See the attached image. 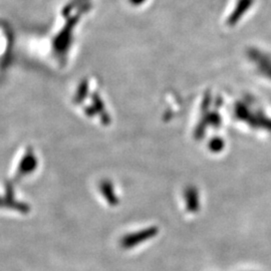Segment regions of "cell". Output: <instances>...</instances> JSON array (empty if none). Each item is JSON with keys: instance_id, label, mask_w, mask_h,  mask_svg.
<instances>
[{"instance_id": "obj_3", "label": "cell", "mask_w": 271, "mask_h": 271, "mask_svg": "<svg viewBox=\"0 0 271 271\" xmlns=\"http://www.w3.org/2000/svg\"><path fill=\"white\" fill-rule=\"evenodd\" d=\"M101 192L103 194L104 198L106 199V201L111 206H116L118 204V202H119L118 197L114 192V188L109 182H104L101 185Z\"/></svg>"}, {"instance_id": "obj_1", "label": "cell", "mask_w": 271, "mask_h": 271, "mask_svg": "<svg viewBox=\"0 0 271 271\" xmlns=\"http://www.w3.org/2000/svg\"><path fill=\"white\" fill-rule=\"evenodd\" d=\"M159 234V228L156 226H150L145 229L139 230L138 232L129 233L122 237L119 244L124 249H132L137 245L142 244L148 240H151Z\"/></svg>"}, {"instance_id": "obj_2", "label": "cell", "mask_w": 271, "mask_h": 271, "mask_svg": "<svg viewBox=\"0 0 271 271\" xmlns=\"http://www.w3.org/2000/svg\"><path fill=\"white\" fill-rule=\"evenodd\" d=\"M185 204H186V210L194 214L197 213L200 210V198H199V193L195 188H188L185 194Z\"/></svg>"}]
</instances>
